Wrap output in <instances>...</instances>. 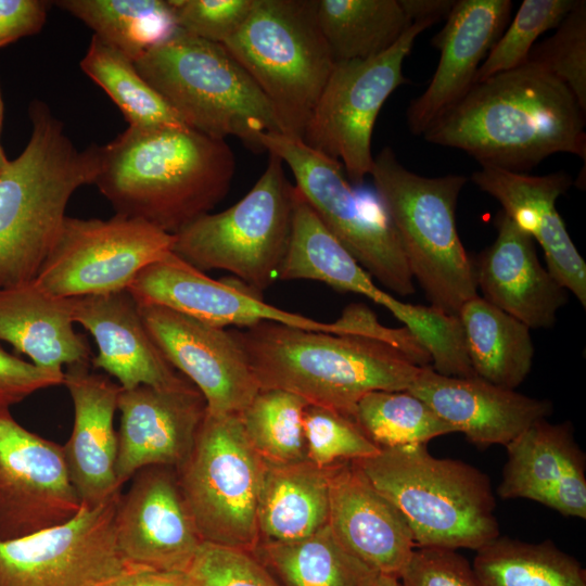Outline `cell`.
I'll list each match as a JSON object with an SVG mask.
<instances>
[{"label":"cell","mask_w":586,"mask_h":586,"mask_svg":"<svg viewBox=\"0 0 586 586\" xmlns=\"http://www.w3.org/2000/svg\"><path fill=\"white\" fill-rule=\"evenodd\" d=\"M585 111L571 90L526 62L472 86L422 135L482 167L525 173L555 153L586 158Z\"/></svg>","instance_id":"1"},{"label":"cell","mask_w":586,"mask_h":586,"mask_svg":"<svg viewBox=\"0 0 586 586\" xmlns=\"http://www.w3.org/2000/svg\"><path fill=\"white\" fill-rule=\"evenodd\" d=\"M234 155L189 127H128L99 146L94 183L116 214L175 234L228 193Z\"/></svg>","instance_id":"2"},{"label":"cell","mask_w":586,"mask_h":586,"mask_svg":"<svg viewBox=\"0 0 586 586\" xmlns=\"http://www.w3.org/2000/svg\"><path fill=\"white\" fill-rule=\"evenodd\" d=\"M262 388L294 393L352 418L373 391H407L423 367L379 339L263 321L230 330ZM428 367V366H426Z\"/></svg>","instance_id":"3"},{"label":"cell","mask_w":586,"mask_h":586,"mask_svg":"<svg viewBox=\"0 0 586 586\" xmlns=\"http://www.w3.org/2000/svg\"><path fill=\"white\" fill-rule=\"evenodd\" d=\"M28 113L30 138L0 175V288L35 280L72 194L99 168V145L78 150L44 102L31 101Z\"/></svg>","instance_id":"4"},{"label":"cell","mask_w":586,"mask_h":586,"mask_svg":"<svg viewBox=\"0 0 586 586\" xmlns=\"http://www.w3.org/2000/svg\"><path fill=\"white\" fill-rule=\"evenodd\" d=\"M354 462L403 514L416 547L476 551L500 535L491 481L467 462L434 457L426 445Z\"/></svg>","instance_id":"5"},{"label":"cell","mask_w":586,"mask_h":586,"mask_svg":"<svg viewBox=\"0 0 586 586\" xmlns=\"http://www.w3.org/2000/svg\"><path fill=\"white\" fill-rule=\"evenodd\" d=\"M133 63L183 124L195 131L222 140L235 137L256 152L264 151L262 135L280 132L260 89L220 43L178 29Z\"/></svg>","instance_id":"6"},{"label":"cell","mask_w":586,"mask_h":586,"mask_svg":"<svg viewBox=\"0 0 586 586\" xmlns=\"http://www.w3.org/2000/svg\"><path fill=\"white\" fill-rule=\"evenodd\" d=\"M405 259L431 305L451 315L477 295L473 262L456 227L463 175L424 177L403 166L390 146L370 173Z\"/></svg>","instance_id":"7"},{"label":"cell","mask_w":586,"mask_h":586,"mask_svg":"<svg viewBox=\"0 0 586 586\" xmlns=\"http://www.w3.org/2000/svg\"><path fill=\"white\" fill-rule=\"evenodd\" d=\"M222 46L269 102L280 132L303 141L335 65L316 0H254L244 24Z\"/></svg>","instance_id":"8"},{"label":"cell","mask_w":586,"mask_h":586,"mask_svg":"<svg viewBox=\"0 0 586 586\" xmlns=\"http://www.w3.org/2000/svg\"><path fill=\"white\" fill-rule=\"evenodd\" d=\"M293 186L283 162L268 164L239 202L217 214H203L174 234L173 252L194 268L226 270L258 294L278 276L292 225Z\"/></svg>","instance_id":"9"},{"label":"cell","mask_w":586,"mask_h":586,"mask_svg":"<svg viewBox=\"0 0 586 586\" xmlns=\"http://www.w3.org/2000/svg\"><path fill=\"white\" fill-rule=\"evenodd\" d=\"M259 143L289 166L297 190L370 277L400 296L415 292L411 272L377 193L353 187L341 162L302 140L266 132Z\"/></svg>","instance_id":"10"},{"label":"cell","mask_w":586,"mask_h":586,"mask_svg":"<svg viewBox=\"0 0 586 586\" xmlns=\"http://www.w3.org/2000/svg\"><path fill=\"white\" fill-rule=\"evenodd\" d=\"M266 462L249 443L240 415L206 416L187 461L176 470L202 542L254 552Z\"/></svg>","instance_id":"11"},{"label":"cell","mask_w":586,"mask_h":586,"mask_svg":"<svg viewBox=\"0 0 586 586\" xmlns=\"http://www.w3.org/2000/svg\"><path fill=\"white\" fill-rule=\"evenodd\" d=\"M431 22H413L386 51L366 60L336 62L307 123L303 142L344 167L360 186L370 175L377 117L395 89L408 84L403 64Z\"/></svg>","instance_id":"12"},{"label":"cell","mask_w":586,"mask_h":586,"mask_svg":"<svg viewBox=\"0 0 586 586\" xmlns=\"http://www.w3.org/2000/svg\"><path fill=\"white\" fill-rule=\"evenodd\" d=\"M174 234L143 220L65 218L35 281L63 298L127 290L139 272L173 250Z\"/></svg>","instance_id":"13"},{"label":"cell","mask_w":586,"mask_h":586,"mask_svg":"<svg viewBox=\"0 0 586 586\" xmlns=\"http://www.w3.org/2000/svg\"><path fill=\"white\" fill-rule=\"evenodd\" d=\"M120 492L62 524L0 539V586H113L130 566L115 539Z\"/></svg>","instance_id":"14"},{"label":"cell","mask_w":586,"mask_h":586,"mask_svg":"<svg viewBox=\"0 0 586 586\" xmlns=\"http://www.w3.org/2000/svg\"><path fill=\"white\" fill-rule=\"evenodd\" d=\"M80 508L63 445L25 429L9 408H0V539L62 524Z\"/></svg>","instance_id":"15"},{"label":"cell","mask_w":586,"mask_h":586,"mask_svg":"<svg viewBox=\"0 0 586 586\" xmlns=\"http://www.w3.org/2000/svg\"><path fill=\"white\" fill-rule=\"evenodd\" d=\"M127 290L138 304L165 306L224 329L270 321L307 331L351 334L342 316L327 323L272 306L240 280H215L173 251L142 269Z\"/></svg>","instance_id":"16"},{"label":"cell","mask_w":586,"mask_h":586,"mask_svg":"<svg viewBox=\"0 0 586 586\" xmlns=\"http://www.w3.org/2000/svg\"><path fill=\"white\" fill-rule=\"evenodd\" d=\"M138 307L155 345L200 391L208 415H240L249 406L260 386L230 330L161 305Z\"/></svg>","instance_id":"17"},{"label":"cell","mask_w":586,"mask_h":586,"mask_svg":"<svg viewBox=\"0 0 586 586\" xmlns=\"http://www.w3.org/2000/svg\"><path fill=\"white\" fill-rule=\"evenodd\" d=\"M115 512L117 548L130 568L188 572L203 543L174 468L151 466L130 479Z\"/></svg>","instance_id":"18"},{"label":"cell","mask_w":586,"mask_h":586,"mask_svg":"<svg viewBox=\"0 0 586 586\" xmlns=\"http://www.w3.org/2000/svg\"><path fill=\"white\" fill-rule=\"evenodd\" d=\"M117 410L120 426L115 472L123 486L146 467L179 469L193 449L206 416V403L187 381L174 387L122 388Z\"/></svg>","instance_id":"19"},{"label":"cell","mask_w":586,"mask_h":586,"mask_svg":"<svg viewBox=\"0 0 586 586\" xmlns=\"http://www.w3.org/2000/svg\"><path fill=\"white\" fill-rule=\"evenodd\" d=\"M510 0H458L432 44L440 61L425 91L407 109L409 130L421 136L472 88L476 73L506 29Z\"/></svg>","instance_id":"20"},{"label":"cell","mask_w":586,"mask_h":586,"mask_svg":"<svg viewBox=\"0 0 586 586\" xmlns=\"http://www.w3.org/2000/svg\"><path fill=\"white\" fill-rule=\"evenodd\" d=\"M506 448L500 498L530 499L563 515L586 519V457L571 422L539 420Z\"/></svg>","instance_id":"21"},{"label":"cell","mask_w":586,"mask_h":586,"mask_svg":"<svg viewBox=\"0 0 586 586\" xmlns=\"http://www.w3.org/2000/svg\"><path fill=\"white\" fill-rule=\"evenodd\" d=\"M329 522L337 540L378 574L398 577L417 548L398 509L354 461L328 468Z\"/></svg>","instance_id":"22"},{"label":"cell","mask_w":586,"mask_h":586,"mask_svg":"<svg viewBox=\"0 0 586 586\" xmlns=\"http://www.w3.org/2000/svg\"><path fill=\"white\" fill-rule=\"evenodd\" d=\"M471 180L496 199L504 213L542 246L547 270L586 307V264L556 208L573 181L564 171L533 176L482 167Z\"/></svg>","instance_id":"23"},{"label":"cell","mask_w":586,"mask_h":586,"mask_svg":"<svg viewBox=\"0 0 586 586\" xmlns=\"http://www.w3.org/2000/svg\"><path fill=\"white\" fill-rule=\"evenodd\" d=\"M407 391L481 448L508 445L553 410L548 399L530 397L479 377L442 375L431 366L422 368Z\"/></svg>","instance_id":"24"},{"label":"cell","mask_w":586,"mask_h":586,"mask_svg":"<svg viewBox=\"0 0 586 586\" xmlns=\"http://www.w3.org/2000/svg\"><path fill=\"white\" fill-rule=\"evenodd\" d=\"M63 384L74 408L71 436L63 445L71 482L81 505L101 504L120 492L116 479L118 438L114 416L122 387L89 370V361L67 366Z\"/></svg>","instance_id":"25"},{"label":"cell","mask_w":586,"mask_h":586,"mask_svg":"<svg viewBox=\"0 0 586 586\" xmlns=\"http://www.w3.org/2000/svg\"><path fill=\"white\" fill-rule=\"evenodd\" d=\"M495 241L472 260L483 298L530 329L551 328L568 291L542 266L534 240L504 212Z\"/></svg>","instance_id":"26"},{"label":"cell","mask_w":586,"mask_h":586,"mask_svg":"<svg viewBox=\"0 0 586 586\" xmlns=\"http://www.w3.org/2000/svg\"><path fill=\"white\" fill-rule=\"evenodd\" d=\"M73 319L93 336L91 362L118 380L123 390L174 387L189 381L165 359L127 291L72 298Z\"/></svg>","instance_id":"27"},{"label":"cell","mask_w":586,"mask_h":586,"mask_svg":"<svg viewBox=\"0 0 586 586\" xmlns=\"http://www.w3.org/2000/svg\"><path fill=\"white\" fill-rule=\"evenodd\" d=\"M74 323L72 298L55 296L35 280L0 288V341L40 368L63 371L89 361L88 342Z\"/></svg>","instance_id":"28"},{"label":"cell","mask_w":586,"mask_h":586,"mask_svg":"<svg viewBox=\"0 0 586 586\" xmlns=\"http://www.w3.org/2000/svg\"><path fill=\"white\" fill-rule=\"evenodd\" d=\"M277 279L320 281L340 292L364 295L386 309L395 298L373 283L296 187L289 244Z\"/></svg>","instance_id":"29"},{"label":"cell","mask_w":586,"mask_h":586,"mask_svg":"<svg viewBox=\"0 0 586 586\" xmlns=\"http://www.w3.org/2000/svg\"><path fill=\"white\" fill-rule=\"evenodd\" d=\"M328 522V468L308 460L284 466L266 463L257 506L260 540H298Z\"/></svg>","instance_id":"30"},{"label":"cell","mask_w":586,"mask_h":586,"mask_svg":"<svg viewBox=\"0 0 586 586\" xmlns=\"http://www.w3.org/2000/svg\"><path fill=\"white\" fill-rule=\"evenodd\" d=\"M458 316L476 377L506 388L518 387L532 369L531 329L479 294L461 306Z\"/></svg>","instance_id":"31"},{"label":"cell","mask_w":586,"mask_h":586,"mask_svg":"<svg viewBox=\"0 0 586 586\" xmlns=\"http://www.w3.org/2000/svg\"><path fill=\"white\" fill-rule=\"evenodd\" d=\"M253 555L282 586H369L378 575L329 525L294 542H260Z\"/></svg>","instance_id":"32"},{"label":"cell","mask_w":586,"mask_h":586,"mask_svg":"<svg viewBox=\"0 0 586 586\" xmlns=\"http://www.w3.org/2000/svg\"><path fill=\"white\" fill-rule=\"evenodd\" d=\"M316 16L335 63L383 53L412 24L398 0H316Z\"/></svg>","instance_id":"33"},{"label":"cell","mask_w":586,"mask_h":586,"mask_svg":"<svg viewBox=\"0 0 586 586\" xmlns=\"http://www.w3.org/2000/svg\"><path fill=\"white\" fill-rule=\"evenodd\" d=\"M472 568L481 586H586V571L551 540L498 536L476 550Z\"/></svg>","instance_id":"34"},{"label":"cell","mask_w":586,"mask_h":586,"mask_svg":"<svg viewBox=\"0 0 586 586\" xmlns=\"http://www.w3.org/2000/svg\"><path fill=\"white\" fill-rule=\"evenodd\" d=\"M94 36L131 61L174 36L179 27L168 0H60Z\"/></svg>","instance_id":"35"},{"label":"cell","mask_w":586,"mask_h":586,"mask_svg":"<svg viewBox=\"0 0 586 586\" xmlns=\"http://www.w3.org/2000/svg\"><path fill=\"white\" fill-rule=\"evenodd\" d=\"M80 67L113 100L130 127H187L133 61L94 35Z\"/></svg>","instance_id":"36"},{"label":"cell","mask_w":586,"mask_h":586,"mask_svg":"<svg viewBox=\"0 0 586 586\" xmlns=\"http://www.w3.org/2000/svg\"><path fill=\"white\" fill-rule=\"evenodd\" d=\"M352 418L381 449L426 445L457 433L426 403L408 391H373L356 404Z\"/></svg>","instance_id":"37"},{"label":"cell","mask_w":586,"mask_h":586,"mask_svg":"<svg viewBox=\"0 0 586 586\" xmlns=\"http://www.w3.org/2000/svg\"><path fill=\"white\" fill-rule=\"evenodd\" d=\"M307 405L294 393L262 388L240 413L249 443L266 463L284 466L307 460L303 428Z\"/></svg>","instance_id":"38"},{"label":"cell","mask_w":586,"mask_h":586,"mask_svg":"<svg viewBox=\"0 0 586 586\" xmlns=\"http://www.w3.org/2000/svg\"><path fill=\"white\" fill-rule=\"evenodd\" d=\"M387 310L423 346L436 373L457 378L476 377L458 315L447 314L432 305H413L397 298Z\"/></svg>","instance_id":"39"},{"label":"cell","mask_w":586,"mask_h":586,"mask_svg":"<svg viewBox=\"0 0 586 586\" xmlns=\"http://www.w3.org/2000/svg\"><path fill=\"white\" fill-rule=\"evenodd\" d=\"M577 0H524L481 64L475 82L527 62L538 37L557 28Z\"/></svg>","instance_id":"40"},{"label":"cell","mask_w":586,"mask_h":586,"mask_svg":"<svg viewBox=\"0 0 586 586\" xmlns=\"http://www.w3.org/2000/svg\"><path fill=\"white\" fill-rule=\"evenodd\" d=\"M303 428L307 460L321 469L370 458L381 451L353 418L332 409L308 404Z\"/></svg>","instance_id":"41"},{"label":"cell","mask_w":586,"mask_h":586,"mask_svg":"<svg viewBox=\"0 0 586 586\" xmlns=\"http://www.w3.org/2000/svg\"><path fill=\"white\" fill-rule=\"evenodd\" d=\"M527 61L563 82L586 111V1H576L557 31L534 44Z\"/></svg>","instance_id":"42"},{"label":"cell","mask_w":586,"mask_h":586,"mask_svg":"<svg viewBox=\"0 0 586 586\" xmlns=\"http://www.w3.org/2000/svg\"><path fill=\"white\" fill-rule=\"evenodd\" d=\"M188 574L192 586H282L252 552L205 542Z\"/></svg>","instance_id":"43"},{"label":"cell","mask_w":586,"mask_h":586,"mask_svg":"<svg viewBox=\"0 0 586 586\" xmlns=\"http://www.w3.org/2000/svg\"><path fill=\"white\" fill-rule=\"evenodd\" d=\"M179 29L224 44L244 24L254 0H168Z\"/></svg>","instance_id":"44"},{"label":"cell","mask_w":586,"mask_h":586,"mask_svg":"<svg viewBox=\"0 0 586 586\" xmlns=\"http://www.w3.org/2000/svg\"><path fill=\"white\" fill-rule=\"evenodd\" d=\"M402 586H481L472 564L457 550L417 547L399 576Z\"/></svg>","instance_id":"45"},{"label":"cell","mask_w":586,"mask_h":586,"mask_svg":"<svg viewBox=\"0 0 586 586\" xmlns=\"http://www.w3.org/2000/svg\"><path fill=\"white\" fill-rule=\"evenodd\" d=\"M64 371L47 370L0 346V408H9L37 391L61 385Z\"/></svg>","instance_id":"46"},{"label":"cell","mask_w":586,"mask_h":586,"mask_svg":"<svg viewBox=\"0 0 586 586\" xmlns=\"http://www.w3.org/2000/svg\"><path fill=\"white\" fill-rule=\"evenodd\" d=\"M50 3L43 0H0V48L39 33Z\"/></svg>","instance_id":"47"},{"label":"cell","mask_w":586,"mask_h":586,"mask_svg":"<svg viewBox=\"0 0 586 586\" xmlns=\"http://www.w3.org/2000/svg\"><path fill=\"white\" fill-rule=\"evenodd\" d=\"M113 586H192L188 572L130 568Z\"/></svg>","instance_id":"48"},{"label":"cell","mask_w":586,"mask_h":586,"mask_svg":"<svg viewBox=\"0 0 586 586\" xmlns=\"http://www.w3.org/2000/svg\"><path fill=\"white\" fill-rule=\"evenodd\" d=\"M411 22L436 23L450 13L454 0H398Z\"/></svg>","instance_id":"49"},{"label":"cell","mask_w":586,"mask_h":586,"mask_svg":"<svg viewBox=\"0 0 586 586\" xmlns=\"http://www.w3.org/2000/svg\"><path fill=\"white\" fill-rule=\"evenodd\" d=\"M369 586H402L399 578L390 575L378 574Z\"/></svg>","instance_id":"50"},{"label":"cell","mask_w":586,"mask_h":586,"mask_svg":"<svg viewBox=\"0 0 586 586\" xmlns=\"http://www.w3.org/2000/svg\"><path fill=\"white\" fill-rule=\"evenodd\" d=\"M10 163V160L7 157L3 149L0 145V175L5 170Z\"/></svg>","instance_id":"51"},{"label":"cell","mask_w":586,"mask_h":586,"mask_svg":"<svg viewBox=\"0 0 586 586\" xmlns=\"http://www.w3.org/2000/svg\"><path fill=\"white\" fill-rule=\"evenodd\" d=\"M3 113H4V106H3V100H2L1 91H0V135H1L2 123H3Z\"/></svg>","instance_id":"52"}]
</instances>
